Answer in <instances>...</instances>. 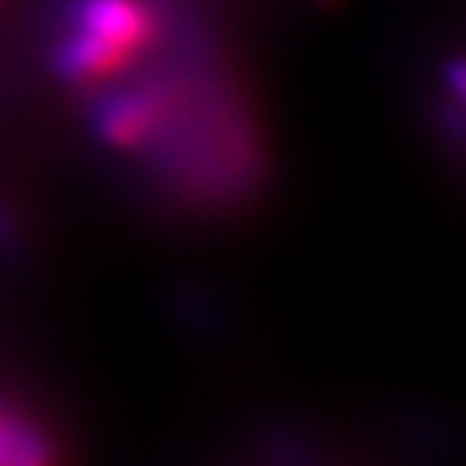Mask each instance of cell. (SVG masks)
<instances>
[{
  "instance_id": "7a4b0ae2",
  "label": "cell",
  "mask_w": 466,
  "mask_h": 466,
  "mask_svg": "<svg viewBox=\"0 0 466 466\" xmlns=\"http://www.w3.org/2000/svg\"><path fill=\"white\" fill-rule=\"evenodd\" d=\"M72 23L127 56H133L153 33V16L143 0H75Z\"/></svg>"
},
{
  "instance_id": "6da1fadb",
  "label": "cell",
  "mask_w": 466,
  "mask_h": 466,
  "mask_svg": "<svg viewBox=\"0 0 466 466\" xmlns=\"http://www.w3.org/2000/svg\"><path fill=\"white\" fill-rule=\"evenodd\" d=\"M0 466H66V444L43 408L0 386Z\"/></svg>"
},
{
  "instance_id": "8992f818",
  "label": "cell",
  "mask_w": 466,
  "mask_h": 466,
  "mask_svg": "<svg viewBox=\"0 0 466 466\" xmlns=\"http://www.w3.org/2000/svg\"><path fill=\"white\" fill-rule=\"evenodd\" d=\"M23 247L20 220H16L14 208L0 198V259H14Z\"/></svg>"
},
{
  "instance_id": "ba28073f",
  "label": "cell",
  "mask_w": 466,
  "mask_h": 466,
  "mask_svg": "<svg viewBox=\"0 0 466 466\" xmlns=\"http://www.w3.org/2000/svg\"><path fill=\"white\" fill-rule=\"evenodd\" d=\"M318 4H328V0H318Z\"/></svg>"
},
{
  "instance_id": "5b68a950",
  "label": "cell",
  "mask_w": 466,
  "mask_h": 466,
  "mask_svg": "<svg viewBox=\"0 0 466 466\" xmlns=\"http://www.w3.org/2000/svg\"><path fill=\"white\" fill-rule=\"evenodd\" d=\"M259 466H314V453L301 437L279 434L262 444Z\"/></svg>"
},
{
  "instance_id": "52a82bcc",
  "label": "cell",
  "mask_w": 466,
  "mask_h": 466,
  "mask_svg": "<svg viewBox=\"0 0 466 466\" xmlns=\"http://www.w3.org/2000/svg\"><path fill=\"white\" fill-rule=\"evenodd\" d=\"M447 81H451V91H453V97H463V62H460V58H453L451 62V75H447Z\"/></svg>"
},
{
  "instance_id": "3957f363",
  "label": "cell",
  "mask_w": 466,
  "mask_h": 466,
  "mask_svg": "<svg viewBox=\"0 0 466 466\" xmlns=\"http://www.w3.org/2000/svg\"><path fill=\"white\" fill-rule=\"evenodd\" d=\"M159 124V101L149 91H116L91 110L95 133L114 149L143 146Z\"/></svg>"
},
{
  "instance_id": "277c9868",
  "label": "cell",
  "mask_w": 466,
  "mask_h": 466,
  "mask_svg": "<svg viewBox=\"0 0 466 466\" xmlns=\"http://www.w3.org/2000/svg\"><path fill=\"white\" fill-rule=\"evenodd\" d=\"M127 58L130 56L116 46L91 36L85 29H72L52 52V66L66 81H95L104 75H114Z\"/></svg>"
}]
</instances>
